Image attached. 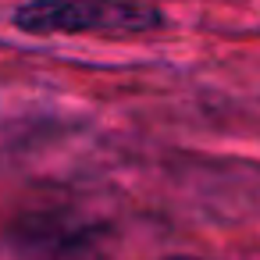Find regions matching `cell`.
<instances>
[{"mask_svg": "<svg viewBox=\"0 0 260 260\" xmlns=\"http://www.w3.org/2000/svg\"><path fill=\"white\" fill-rule=\"evenodd\" d=\"M164 22L157 8L128 0H25L15 11V29L29 36H82V32H150Z\"/></svg>", "mask_w": 260, "mask_h": 260, "instance_id": "1", "label": "cell"}]
</instances>
